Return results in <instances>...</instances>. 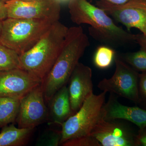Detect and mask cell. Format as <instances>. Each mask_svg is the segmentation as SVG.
<instances>
[{"label":"cell","instance_id":"cell-1","mask_svg":"<svg viewBox=\"0 0 146 146\" xmlns=\"http://www.w3.org/2000/svg\"><path fill=\"white\" fill-rule=\"evenodd\" d=\"M68 8L73 23L89 25V35L108 46L120 47L136 42V35L117 26L103 9L87 0H70Z\"/></svg>","mask_w":146,"mask_h":146},{"label":"cell","instance_id":"cell-2","mask_svg":"<svg viewBox=\"0 0 146 146\" xmlns=\"http://www.w3.org/2000/svg\"><path fill=\"white\" fill-rule=\"evenodd\" d=\"M89 45V38L81 27L69 28L60 54L42 81L46 102L59 89L67 84L80 59Z\"/></svg>","mask_w":146,"mask_h":146},{"label":"cell","instance_id":"cell-3","mask_svg":"<svg viewBox=\"0 0 146 146\" xmlns=\"http://www.w3.org/2000/svg\"><path fill=\"white\" fill-rule=\"evenodd\" d=\"M68 30L59 21L55 22L32 48L20 55L21 69L43 81L60 54Z\"/></svg>","mask_w":146,"mask_h":146},{"label":"cell","instance_id":"cell-4","mask_svg":"<svg viewBox=\"0 0 146 146\" xmlns=\"http://www.w3.org/2000/svg\"><path fill=\"white\" fill-rule=\"evenodd\" d=\"M56 22L7 18L2 21L0 44L21 55L32 48Z\"/></svg>","mask_w":146,"mask_h":146},{"label":"cell","instance_id":"cell-5","mask_svg":"<svg viewBox=\"0 0 146 146\" xmlns=\"http://www.w3.org/2000/svg\"><path fill=\"white\" fill-rule=\"evenodd\" d=\"M106 92L99 95L93 94L74 115L61 124L60 145L72 139L91 135L97 123L103 117V108Z\"/></svg>","mask_w":146,"mask_h":146},{"label":"cell","instance_id":"cell-6","mask_svg":"<svg viewBox=\"0 0 146 146\" xmlns=\"http://www.w3.org/2000/svg\"><path fill=\"white\" fill-rule=\"evenodd\" d=\"M115 70L110 78H104L98 87L117 96L125 98L136 104L141 102L139 93L140 74L119 57L115 58Z\"/></svg>","mask_w":146,"mask_h":146},{"label":"cell","instance_id":"cell-7","mask_svg":"<svg viewBox=\"0 0 146 146\" xmlns=\"http://www.w3.org/2000/svg\"><path fill=\"white\" fill-rule=\"evenodd\" d=\"M60 3L56 0H10L5 3L7 18L59 21Z\"/></svg>","mask_w":146,"mask_h":146},{"label":"cell","instance_id":"cell-8","mask_svg":"<svg viewBox=\"0 0 146 146\" xmlns=\"http://www.w3.org/2000/svg\"><path fill=\"white\" fill-rule=\"evenodd\" d=\"M97 6L129 31L138 29L146 36V0H128L119 5L98 1Z\"/></svg>","mask_w":146,"mask_h":146},{"label":"cell","instance_id":"cell-9","mask_svg":"<svg viewBox=\"0 0 146 146\" xmlns=\"http://www.w3.org/2000/svg\"><path fill=\"white\" fill-rule=\"evenodd\" d=\"M42 84L20 99L16 121L18 127L34 129L48 120V108L45 104Z\"/></svg>","mask_w":146,"mask_h":146},{"label":"cell","instance_id":"cell-10","mask_svg":"<svg viewBox=\"0 0 146 146\" xmlns=\"http://www.w3.org/2000/svg\"><path fill=\"white\" fill-rule=\"evenodd\" d=\"M42 81L21 68L0 71V97L21 99Z\"/></svg>","mask_w":146,"mask_h":146},{"label":"cell","instance_id":"cell-11","mask_svg":"<svg viewBox=\"0 0 146 146\" xmlns=\"http://www.w3.org/2000/svg\"><path fill=\"white\" fill-rule=\"evenodd\" d=\"M91 135L102 146H136V135L116 120L101 118Z\"/></svg>","mask_w":146,"mask_h":146},{"label":"cell","instance_id":"cell-12","mask_svg":"<svg viewBox=\"0 0 146 146\" xmlns=\"http://www.w3.org/2000/svg\"><path fill=\"white\" fill-rule=\"evenodd\" d=\"M68 86L73 115L93 93L92 70L89 66L79 63L71 75Z\"/></svg>","mask_w":146,"mask_h":146},{"label":"cell","instance_id":"cell-13","mask_svg":"<svg viewBox=\"0 0 146 146\" xmlns=\"http://www.w3.org/2000/svg\"><path fill=\"white\" fill-rule=\"evenodd\" d=\"M110 94L108 101L104 106V119L126 120L136 125L140 129L146 127V110L122 104L115 95Z\"/></svg>","mask_w":146,"mask_h":146},{"label":"cell","instance_id":"cell-14","mask_svg":"<svg viewBox=\"0 0 146 146\" xmlns=\"http://www.w3.org/2000/svg\"><path fill=\"white\" fill-rule=\"evenodd\" d=\"M48 102V119L51 122L61 125L73 115L67 85L59 89Z\"/></svg>","mask_w":146,"mask_h":146},{"label":"cell","instance_id":"cell-15","mask_svg":"<svg viewBox=\"0 0 146 146\" xmlns=\"http://www.w3.org/2000/svg\"><path fill=\"white\" fill-rule=\"evenodd\" d=\"M34 128L16 127L13 123L2 128L0 132V146L26 145Z\"/></svg>","mask_w":146,"mask_h":146},{"label":"cell","instance_id":"cell-16","mask_svg":"<svg viewBox=\"0 0 146 146\" xmlns=\"http://www.w3.org/2000/svg\"><path fill=\"white\" fill-rule=\"evenodd\" d=\"M136 42L140 46L138 51L123 54L119 57L137 72H146V36L136 34Z\"/></svg>","mask_w":146,"mask_h":146},{"label":"cell","instance_id":"cell-17","mask_svg":"<svg viewBox=\"0 0 146 146\" xmlns=\"http://www.w3.org/2000/svg\"><path fill=\"white\" fill-rule=\"evenodd\" d=\"M20 105V99L0 97V128L16 122Z\"/></svg>","mask_w":146,"mask_h":146},{"label":"cell","instance_id":"cell-18","mask_svg":"<svg viewBox=\"0 0 146 146\" xmlns=\"http://www.w3.org/2000/svg\"><path fill=\"white\" fill-rule=\"evenodd\" d=\"M20 68V55L0 44V71Z\"/></svg>","mask_w":146,"mask_h":146},{"label":"cell","instance_id":"cell-19","mask_svg":"<svg viewBox=\"0 0 146 146\" xmlns=\"http://www.w3.org/2000/svg\"><path fill=\"white\" fill-rule=\"evenodd\" d=\"M115 51L108 46H101L97 49L94 57V65L101 69H106L115 60Z\"/></svg>","mask_w":146,"mask_h":146},{"label":"cell","instance_id":"cell-20","mask_svg":"<svg viewBox=\"0 0 146 146\" xmlns=\"http://www.w3.org/2000/svg\"><path fill=\"white\" fill-rule=\"evenodd\" d=\"M63 146H101L98 141L91 135L81 136L65 141Z\"/></svg>","mask_w":146,"mask_h":146},{"label":"cell","instance_id":"cell-21","mask_svg":"<svg viewBox=\"0 0 146 146\" xmlns=\"http://www.w3.org/2000/svg\"><path fill=\"white\" fill-rule=\"evenodd\" d=\"M61 131L48 130L45 132L38 142L39 145L56 146L60 145L61 140Z\"/></svg>","mask_w":146,"mask_h":146},{"label":"cell","instance_id":"cell-22","mask_svg":"<svg viewBox=\"0 0 146 146\" xmlns=\"http://www.w3.org/2000/svg\"><path fill=\"white\" fill-rule=\"evenodd\" d=\"M138 86L141 102L143 100L146 102V72L140 74Z\"/></svg>","mask_w":146,"mask_h":146},{"label":"cell","instance_id":"cell-23","mask_svg":"<svg viewBox=\"0 0 146 146\" xmlns=\"http://www.w3.org/2000/svg\"><path fill=\"white\" fill-rule=\"evenodd\" d=\"M136 146H146V127L140 129L136 135Z\"/></svg>","mask_w":146,"mask_h":146},{"label":"cell","instance_id":"cell-24","mask_svg":"<svg viewBox=\"0 0 146 146\" xmlns=\"http://www.w3.org/2000/svg\"><path fill=\"white\" fill-rule=\"evenodd\" d=\"M7 18V10L5 3L0 0V21H3Z\"/></svg>","mask_w":146,"mask_h":146},{"label":"cell","instance_id":"cell-25","mask_svg":"<svg viewBox=\"0 0 146 146\" xmlns=\"http://www.w3.org/2000/svg\"><path fill=\"white\" fill-rule=\"evenodd\" d=\"M98 1H102L115 5H119L124 3L127 1L128 0H98Z\"/></svg>","mask_w":146,"mask_h":146},{"label":"cell","instance_id":"cell-26","mask_svg":"<svg viewBox=\"0 0 146 146\" xmlns=\"http://www.w3.org/2000/svg\"><path fill=\"white\" fill-rule=\"evenodd\" d=\"M2 29V21H0V35L1 33Z\"/></svg>","mask_w":146,"mask_h":146},{"label":"cell","instance_id":"cell-27","mask_svg":"<svg viewBox=\"0 0 146 146\" xmlns=\"http://www.w3.org/2000/svg\"><path fill=\"white\" fill-rule=\"evenodd\" d=\"M56 1H58L59 2H60V3H61L62 2H65L66 1H69L70 0H56Z\"/></svg>","mask_w":146,"mask_h":146},{"label":"cell","instance_id":"cell-28","mask_svg":"<svg viewBox=\"0 0 146 146\" xmlns=\"http://www.w3.org/2000/svg\"><path fill=\"white\" fill-rule=\"evenodd\" d=\"M1 1H2L6 3L8 1H10V0H1Z\"/></svg>","mask_w":146,"mask_h":146},{"label":"cell","instance_id":"cell-29","mask_svg":"<svg viewBox=\"0 0 146 146\" xmlns=\"http://www.w3.org/2000/svg\"><path fill=\"white\" fill-rule=\"evenodd\" d=\"M23 1H34V0H23Z\"/></svg>","mask_w":146,"mask_h":146}]
</instances>
